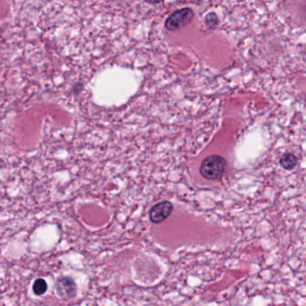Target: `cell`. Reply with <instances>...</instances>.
Returning <instances> with one entry per match:
<instances>
[{
    "instance_id": "cell-1",
    "label": "cell",
    "mask_w": 306,
    "mask_h": 306,
    "mask_svg": "<svg viewBox=\"0 0 306 306\" xmlns=\"http://www.w3.org/2000/svg\"><path fill=\"white\" fill-rule=\"evenodd\" d=\"M227 160L222 156L213 154L204 158L200 166V174L207 180H218L227 169Z\"/></svg>"
},
{
    "instance_id": "cell-2",
    "label": "cell",
    "mask_w": 306,
    "mask_h": 306,
    "mask_svg": "<svg viewBox=\"0 0 306 306\" xmlns=\"http://www.w3.org/2000/svg\"><path fill=\"white\" fill-rule=\"evenodd\" d=\"M195 17L194 11L189 7L176 10L172 13L165 23V27L168 31L175 32L188 25Z\"/></svg>"
},
{
    "instance_id": "cell-3",
    "label": "cell",
    "mask_w": 306,
    "mask_h": 306,
    "mask_svg": "<svg viewBox=\"0 0 306 306\" xmlns=\"http://www.w3.org/2000/svg\"><path fill=\"white\" fill-rule=\"evenodd\" d=\"M174 209V206L170 202L164 201L154 205L150 210L149 217L153 224H160L169 218Z\"/></svg>"
},
{
    "instance_id": "cell-4",
    "label": "cell",
    "mask_w": 306,
    "mask_h": 306,
    "mask_svg": "<svg viewBox=\"0 0 306 306\" xmlns=\"http://www.w3.org/2000/svg\"><path fill=\"white\" fill-rule=\"evenodd\" d=\"M56 290L62 299H72L76 296L77 287L74 279L70 277H61L56 280Z\"/></svg>"
},
{
    "instance_id": "cell-5",
    "label": "cell",
    "mask_w": 306,
    "mask_h": 306,
    "mask_svg": "<svg viewBox=\"0 0 306 306\" xmlns=\"http://www.w3.org/2000/svg\"><path fill=\"white\" fill-rule=\"evenodd\" d=\"M297 164V158L292 153H286L282 156V158H280V165L285 169H288V170L293 169L296 167Z\"/></svg>"
},
{
    "instance_id": "cell-6",
    "label": "cell",
    "mask_w": 306,
    "mask_h": 306,
    "mask_svg": "<svg viewBox=\"0 0 306 306\" xmlns=\"http://www.w3.org/2000/svg\"><path fill=\"white\" fill-rule=\"evenodd\" d=\"M33 290L36 296H42L48 290V284L43 278H38L33 284Z\"/></svg>"
},
{
    "instance_id": "cell-7",
    "label": "cell",
    "mask_w": 306,
    "mask_h": 306,
    "mask_svg": "<svg viewBox=\"0 0 306 306\" xmlns=\"http://www.w3.org/2000/svg\"><path fill=\"white\" fill-rule=\"evenodd\" d=\"M205 23L209 29H215L218 24V18L215 13H209L205 17Z\"/></svg>"
},
{
    "instance_id": "cell-8",
    "label": "cell",
    "mask_w": 306,
    "mask_h": 306,
    "mask_svg": "<svg viewBox=\"0 0 306 306\" xmlns=\"http://www.w3.org/2000/svg\"><path fill=\"white\" fill-rule=\"evenodd\" d=\"M145 2H147L149 4H152V5H156V4H159L161 3L164 0H144Z\"/></svg>"
}]
</instances>
